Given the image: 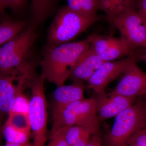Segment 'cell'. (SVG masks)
I'll return each mask as SVG.
<instances>
[{"mask_svg":"<svg viewBox=\"0 0 146 146\" xmlns=\"http://www.w3.org/2000/svg\"><path fill=\"white\" fill-rule=\"evenodd\" d=\"M90 46L86 40L57 46H47L39 62L41 75L57 87L64 85L77 61Z\"/></svg>","mask_w":146,"mask_h":146,"instance_id":"obj_1","label":"cell"},{"mask_svg":"<svg viewBox=\"0 0 146 146\" xmlns=\"http://www.w3.org/2000/svg\"><path fill=\"white\" fill-rule=\"evenodd\" d=\"M146 127L145 99L140 97L132 106L115 117L111 130L105 137V145L127 146L131 137Z\"/></svg>","mask_w":146,"mask_h":146,"instance_id":"obj_2","label":"cell"},{"mask_svg":"<svg viewBox=\"0 0 146 146\" xmlns=\"http://www.w3.org/2000/svg\"><path fill=\"white\" fill-rule=\"evenodd\" d=\"M100 19L98 16H84L68 6L62 7L58 11L49 29L47 46H55L69 43Z\"/></svg>","mask_w":146,"mask_h":146,"instance_id":"obj_3","label":"cell"},{"mask_svg":"<svg viewBox=\"0 0 146 146\" xmlns=\"http://www.w3.org/2000/svg\"><path fill=\"white\" fill-rule=\"evenodd\" d=\"M36 25L30 24L23 31L0 49V74L19 73L30 62L27 58L36 40Z\"/></svg>","mask_w":146,"mask_h":146,"instance_id":"obj_4","label":"cell"},{"mask_svg":"<svg viewBox=\"0 0 146 146\" xmlns=\"http://www.w3.org/2000/svg\"><path fill=\"white\" fill-rule=\"evenodd\" d=\"M53 132L72 125L88 128L94 133L99 131L100 121L95 98L83 99L69 104L53 115Z\"/></svg>","mask_w":146,"mask_h":146,"instance_id":"obj_5","label":"cell"},{"mask_svg":"<svg viewBox=\"0 0 146 146\" xmlns=\"http://www.w3.org/2000/svg\"><path fill=\"white\" fill-rule=\"evenodd\" d=\"M44 80L42 75L36 76L28 86L32 93L28 115L34 146L44 145L47 139L48 112Z\"/></svg>","mask_w":146,"mask_h":146,"instance_id":"obj_6","label":"cell"},{"mask_svg":"<svg viewBox=\"0 0 146 146\" xmlns=\"http://www.w3.org/2000/svg\"><path fill=\"white\" fill-rule=\"evenodd\" d=\"M110 23L119 31L121 39L133 50L146 48V26L135 8L121 13Z\"/></svg>","mask_w":146,"mask_h":146,"instance_id":"obj_7","label":"cell"},{"mask_svg":"<svg viewBox=\"0 0 146 146\" xmlns=\"http://www.w3.org/2000/svg\"><path fill=\"white\" fill-rule=\"evenodd\" d=\"M138 60V55L134 51L126 58L104 62L87 80L88 88L97 94L104 93L110 82L123 74L131 65Z\"/></svg>","mask_w":146,"mask_h":146,"instance_id":"obj_8","label":"cell"},{"mask_svg":"<svg viewBox=\"0 0 146 146\" xmlns=\"http://www.w3.org/2000/svg\"><path fill=\"white\" fill-rule=\"evenodd\" d=\"M95 52L104 62L114 61L133 51L122 39L109 35L93 33L86 39Z\"/></svg>","mask_w":146,"mask_h":146,"instance_id":"obj_9","label":"cell"},{"mask_svg":"<svg viewBox=\"0 0 146 146\" xmlns=\"http://www.w3.org/2000/svg\"><path fill=\"white\" fill-rule=\"evenodd\" d=\"M109 94L136 99L146 96V74L134 62Z\"/></svg>","mask_w":146,"mask_h":146,"instance_id":"obj_10","label":"cell"},{"mask_svg":"<svg viewBox=\"0 0 146 146\" xmlns=\"http://www.w3.org/2000/svg\"><path fill=\"white\" fill-rule=\"evenodd\" d=\"M98 116L100 121L114 117L135 102L136 99L117 94H98L96 98Z\"/></svg>","mask_w":146,"mask_h":146,"instance_id":"obj_11","label":"cell"},{"mask_svg":"<svg viewBox=\"0 0 146 146\" xmlns=\"http://www.w3.org/2000/svg\"><path fill=\"white\" fill-rule=\"evenodd\" d=\"M104 62L90 45L73 67L69 78L74 82L87 81Z\"/></svg>","mask_w":146,"mask_h":146,"instance_id":"obj_12","label":"cell"},{"mask_svg":"<svg viewBox=\"0 0 146 146\" xmlns=\"http://www.w3.org/2000/svg\"><path fill=\"white\" fill-rule=\"evenodd\" d=\"M84 87L82 82L58 86L52 96V114L60 111L74 102L84 99Z\"/></svg>","mask_w":146,"mask_h":146,"instance_id":"obj_13","label":"cell"},{"mask_svg":"<svg viewBox=\"0 0 146 146\" xmlns=\"http://www.w3.org/2000/svg\"><path fill=\"white\" fill-rule=\"evenodd\" d=\"M16 74H0V110L1 113H9L17 94V86L13 82L18 80Z\"/></svg>","mask_w":146,"mask_h":146,"instance_id":"obj_14","label":"cell"},{"mask_svg":"<svg viewBox=\"0 0 146 146\" xmlns=\"http://www.w3.org/2000/svg\"><path fill=\"white\" fill-rule=\"evenodd\" d=\"M136 0H98L99 9L104 11L110 22L121 13L135 9Z\"/></svg>","mask_w":146,"mask_h":146,"instance_id":"obj_15","label":"cell"},{"mask_svg":"<svg viewBox=\"0 0 146 146\" xmlns=\"http://www.w3.org/2000/svg\"><path fill=\"white\" fill-rule=\"evenodd\" d=\"M28 23L26 20L12 21L5 19L0 25V45L3 46L21 33L26 28Z\"/></svg>","mask_w":146,"mask_h":146,"instance_id":"obj_16","label":"cell"},{"mask_svg":"<svg viewBox=\"0 0 146 146\" xmlns=\"http://www.w3.org/2000/svg\"><path fill=\"white\" fill-rule=\"evenodd\" d=\"M55 0H31V23L41 24L50 14L54 7Z\"/></svg>","mask_w":146,"mask_h":146,"instance_id":"obj_17","label":"cell"},{"mask_svg":"<svg viewBox=\"0 0 146 146\" xmlns=\"http://www.w3.org/2000/svg\"><path fill=\"white\" fill-rule=\"evenodd\" d=\"M69 8L84 16H98L99 9L98 0H67Z\"/></svg>","mask_w":146,"mask_h":146,"instance_id":"obj_18","label":"cell"},{"mask_svg":"<svg viewBox=\"0 0 146 146\" xmlns=\"http://www.w3.org/2000/svg\"><path fill=\"white\" fill-rule=\"evenodd\" d=\"M2 133L6 143L23 144L29 142L31 133L19 130L6 123L3 127Z\"/></svg>","mask_w":146,"mask_h":146,"instance_id":"obj_19","label":"cell"},{"mask_svg":"<svg viewBox=\"0 0 146 146\" xmlns=\"http://www.w3.org/2000/svg\"><path fill=\"white\" fill-rule=\"evenodd\" d=\"M5 123L17 129L31 133V127L29 115L22 113L8 114Z\"/></svg>","mask_w":146,"mask_h":146,"instance_id":"obj_20","label":"cell"},{"mask_svg":"<svg viewBox=\"0 0 146 146\" xmlns=\"http://www.w3.org/2000/svg\"><path fill=\"white\" fill-rule=\"evenodd\" d=\"M89 133L94 134L91 129L81 126L72 125L65 127V140L69 146L72 145L84 135Z\"/></svg>","mask_w":146,"mask_h":146,"instance_id":"obj_21","label":"cell"},{"mask_svg":"<svg viewBox=\"0 0 146 146\" xmlns=\"http://www.w3.org/2000/svg\"><path fill=\"white\" fill-rule=\"evenodd\" d=\"M23 92L22 91H17L16 98L8 114L22 113L29 115L30 100Z\"/></svg>","mask_w":146,"mask_h":146,"instance_id":"obj_22","label":"cell"},{"mask_svg":"<svg viewBox=\"0 0 146 146\" xmlns=\"http://www.w3.org/2000/svg\"><path fill=\"white\" fill-rule=\"evenodd\" d=\"M28 0H0V11L4 14L5 9L10 8L14 13L20 12L25 8Z\"/></svg>","mask_w":146,"mask_h":146,"instance_id":"obj_23","label":"cell"},{"mask_svg":"<svg viewBox=\"0 0 146 146\" xmlns=\"http://www.w3.org/2000/svg\"><path fill=\"white\" fill-rule=\"evenodd\" d=\"M65 127L50 134V141L43 146H69L65 137Z\"/></svg>","mask_w":146,"mask_h":146,"instance_id":"obj_24","label":"cell"},{"mask_svg":"<svg viewBox=\"0 0 146 146\" xmlns=\"http://www.w3.org/2000/svg\"><path fill=\"white\" fill-rule=\"evenodd\" d=\"M127 146H146V127L134 134L128 142Z\"/></svg>","mask_w":146,"mask_h":146,"instance_id":"obj_25","label":"cell"},{"mask_svg":"<svg viewBox=\"0 0 146 146\" xmlns=\"http://www.w3.org/2000/svg\"><path fill=\"white\" fill-rule=\"evenodd\" d=\"M146 26V0H136L135 9Z\"/></svg>","mask_w":146,"mask_h":146,"instance_id":"obj_26","label":"cell"},{"mask_svg":"<svg viewBox=\"0 0 146 146\" xmlns=\"http://www.w3.org/2000/svg\"><path fill=\"white\" fill-rule=\"evenodd\" d=\"M102 141L99 132H96L92 135L86 146H102Z\"/></svg>","mask_w":146,"mask_h":146,"instance_id":"obj_27","label":"cell"},{"mask_svg":"<svg viewBox=\"0 0 146 146\" xmlns=\"http://www.w3.org/2000/svg\"><path fill=\"white\" fill-rule=\"evenodd\" d=\"M93 134L91 133H86L70 146H86Z\"/></svg>","mask_w":146,"mask_h":146,"instance_id":"obj_28","label":"cell"},{"mask_svg":"<svg viewBox=\"0 0 146 146\" xmlns=\"http://www.w3.org/2000/svg\"><path fill=\"white\" fill-rule=\"evenodd\" d=\"M3 146H34L33 143H31L29 142L25 143L16 144L10 143H6L5 145Z\"/></svg>","mask_w":146,"mask_h":146,"instance_id":"obj_29","label":"cell"},{"mask_svg":"<svg viewBox=\"0 0 146 146\" xmlns=\"http://www.w3.org/2000/svg\"><path fill=\"white\" fill-rule=\"evenodd\" d=\"M138 59L143 60L146 63V49L144 50L143 51L141 52L140 54L137 53Z\"/></svg>","mask_w":146,"mask_h":146,"instance_id":"obj_30","label":"cell"},{"mask_svg":"<svg viewBox=\"0 0 146 146\" xmlns=\"http://www.w3.org/2000/svg\"><path fill=\"white\" fill-rule=\"evenodd\" d=\"M145 97V101H146V96Z\"/></svg>","mask_w":146,"mask_h":146,"instance_id":"obj_31","label":"cell"}]
</instances>
